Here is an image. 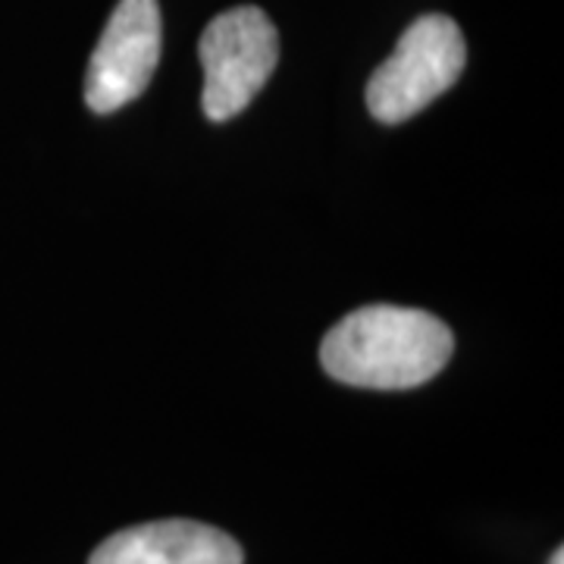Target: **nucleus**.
<instances>
[{
	"mask_svg": "<svg viewBox=\"0 0 564 564\" xmlns=\"http://www.w3.org/2000/svg\"><path fill=\"white\" fill-rule=\"evenodd\" d=\"M455 336L417 307L367 304L336 323L321 345L323 370L358 389H414L452 361Z\"/></svg>",
	"mask_w": 564,
	"mask_h": 564,
	"instance_id": "1",
	"label": "nucleus"
},
{
	"mask_svg": "<svg viewBox=\"0 0 564 564\" xmlns=\"http://www.w3.org/2000/svg\"><path fill=\"white\" fill-rule=\"evenodd\" d=\"M549 564H564V552H562V549H555V555L549 558Z\"/></svg>",
	"mask_w": 564,
	"mask_h": 564,
	"instance_id": "6",
	"label": "nucleus"
},
{
	"mask_svg": "<svg viewBox=\"0 0 564 564\" xmlns=\"http://www.w3.org/2000/svg\"><path fill=\"white\" fill-rule=\"evenodd\" d=\"M242 545L198 521H151L104 540L88 564H242Z\"/></svg>",
	"mask_w": 564,
	"mask_h": 564,
	"instance_id": "5",
	"label": "nucleus"
},
{
	"mask_svg": "<svg viewBox=\"0 0 564 564\" xmlns=\"http://www.w3.org/2000/svg\"><path fill=\"white\" fill-rule=\"evenodd\" d=\"M163 22L158 0H120L85 73V104L113 113L144 95L161 61Z\"/></svg>",
	"mask_w": 564,
	"mask_h": 564,
	"instance_id": "4",
	"label": "nucleus"
},
{
	"mask_svg": "<svg viewBox=\"0 0 564 564\" xmlns=\"http://www.w3.org/2000/svg\"><path fill=\"white\" fill-rule=\"evenodd\" d=\"M467 63L458 22L443 13H426L402 32L395 51L367 82V110L383 126L417 117L423 107L443 98L462 79Z\"/></svg>",
	"mask_w": 564,
	"mask_h": 564,
	"instance_id": "2",
	"label": "nucleus"
},
{
	"mask_svg": "<svg viewBox=\"0 0 564 564\" xmlns=\"http://www.w3.org/2000/svg\"><path fill=\"white\" fill-rule=\"evenodd\" d=\"M202 107L210 122L239 117L280 63V35L261 7H232L204 29Z\"/></svg>",
	"mask_w": 564,
	"mask_h": 564,
	"instance_id": "3",
	"label": "nucleus"
}]
</instances>
